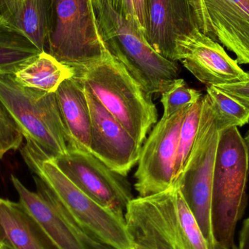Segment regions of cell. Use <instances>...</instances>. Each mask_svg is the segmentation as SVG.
Segmentation results:
<instances>
[{
	"label": "cell",
	"instance_id": "obj_14",
	"mask_svg": "<svg viewBox=\"0 0 249 249\" xmlns=\"http://www.w3.org/2000/svg\"><path fill=\"white\" fill-rule=\"evenodd\" d=\"M212 39L249 65V0H203Z\"/></svg>",
	"mask_w": 249,
	"mask_h": 249
},
{
	"label": "cell",
	"instance_id": "obj_34",
	"mask_svg": "<svg viewBox=\"0 0 249 249\" xmlns=\"http://www.w3.org/2000/svg\"><path fill=\"white\" fill-rule=\"evenodd\" d=\"M133 249H136V248H133Z\"/></svg>",
	"mask_w": 249,
	"mask_h": 249
},
{
	"label": "cell",
	"instance_id": "obj_9",
	"mask_svg": "<svg viewBox=\"0 0 249 249\" xmlns=\"http://www.w3.org/2000/svg\"><path fill=\"white\" fill-rule=\"evenodd\" d=\"M192 106L161 118L143 143L135 174V189L140 197L165 191L174 183L180 129Z\"/></svg>",
	"mask_w": 249,
	"mask_h": 249
},
{
	"label": "cell",
	"instance_id": "obj_3",
	"mask_svg": "<svg viewBox=\"0 0 249 249\" xmlns=\"http://www.w3.org/2000/svg\"><path fill=\"white\" fill-rule=\"evenodd\" d=\"M93 6L109 53L149 94L169 89L178 79V62L158 53L139 28L117 13L109 0H93Z\"/></svg>",
	"mask_w": 249,
	"mask_h": 249
},
{
	"label": "cell",
	"instance_id": "obj_21",
	"mask_svg": "<svg viewBox=\"0 0 249 249\" xmlns=\"http://www.w3.org/2000/svg\"><path fill=\"white\" fill-rule=\"evenodd\" d=\"M201 107L202 98L190 108L181 124L174 168V182L182 171L194 145L198 130Z\"/></svg>",
	"mask_w": 249,
	"mask_h": 249
},
{
	"label": "cell",
	"instance_id": "obj_5",
	"mask_svg": "<svg viewBox=\"0 0 249 249\" xmlns=\"http://www.w3.org/2000/svg\"><path fill=\"white\" fill-rule=\"evenodd\" d=\"M45 51L72 69L93 64L109 54L93 0H51Z\"/></svg>",
	"mask_w": 249,
	"mask_h": 249
},
{
	"label": "cell",
	"instance_id": "obj_1",
	"mask_svg": "<svg viewBox=\"0 0 249 249\" xmlns=\"http://www.w3.org/2000/svg\"><path fill=\"white\" fill-rule=\"evenodd\" d=\"M20 154L27 166L49 187L69 215L98 239L115 249H133L124 214L99 204L77 187L51 157L30 142Z\"/></svg>",
	"mask_w": 249,
	"mask_h": 249
},
{
	"label": "cell",
	"instance_id": "obj_17",
	"mask_svg": "<svg viewBox=\"0 0 249 249\" xmlns=\"http://www.w3.org/2000/svg\"><path fill=\"white\" fill-rule=\"evenodd\" d=\"M51 0H10L0 14L40 51L46 50Z\"/></svg>",
	"mask_w": 249,
	"mask_h": 249
},
{
	"label": "cell",
	"instance_id": "obj_25",
	"mask_svg": "<svg viewBox=\"0 0 249 249\" xmlns=\"http://www.w3.org/2000/svg\"><path fill=\"white\" fill-rule=\"evenodd\" d=\"M197 29L212 39V29L203 0H188Z\"/></svg>",
	"mask_w": 249,
	"mask_h": 249
},
{
	"label": "cell",
	"instance_id": "obj_10",
	"mask_svg": "<svg viewBox=\"0 0 249 249\" xmlns=\"http://www.w3.org/2000/svg\"><path fill=\"white\" fill-rule=\"evenodd\" d=\"M52 159L82 191L102 206L124 214L134 198L126 177L111 170L90 152L80 149L68 148L67 153Z\"/></svg>",
	"mask_w": 249,
	"mask_h": 249
},
{
	"label": "cell",
	"instance_id": "obj_32",
	"mask_svg": "<svg viewBox=\"0 0 249 249\" xmlns=\"http://www.w3.org/2000/svg\"><path fill=\"white\" fill-rule=\"evenodd\" d=\"M0 249H4V247H3L2 245H1V244H0Z\"/></svg>",
	"mask_w": 249,
	"mask_h": 249
},
{
	"label": "cell",
	"instance_id": "obj_28",
	"mask_svg": "<svg viewBox=\"0 0 249 249\" xmlns=\"http://www.w3.org/2000/svg\"><path fill=\"white\" fill-rule=\"evenodd\" d=\"M236 249H249V216L243 223Z\"/></svg>",
	"mask_w": 249,
	"mask_h": 249
},
{
	"label": "cell",
	"instance_id": "obj_13",
	"mask_svg": "<svg viewBox=\"0 0 249 249\" xmlns=\"http://www.w3.org/2000/svg\"><path fill=\"white\" fill-rule=\"evenodd\" d=\"M146 40L173 61L176 39L197 28L188 0H146Z\"/></svg>",
	"mask_w": 249,
	"mask_h": 249
},
{
	"label": "cell",
	"instance_id": "obj_16",
	"mask_svg": "<svg viewBox=\"0 0 249 249\" xmlns=\"http://www.w3.org/2000/svg\"><path fill=\"white\" fill-rule=\"evenodd\" d=\"M0 244L10 249H58L19 202L1 197Z\"/></svg>",
	"mask_w": 249,
	"mask_h": 249
},
{
	"label": "cell",
	"instance_id": "obj_15",
	"mask_svg": "<svg viewBox=\"0 0 249 249\" xmlns=\"http://www.w3.org/2000/svg\"><path fill=\"white\" fill-rule=\"evenodd\" d=\"M55 95L68 148L90 152L91 118L83 83L74 74L61 83Z\"/></svg>",
	"mask_w": 249,
	"mask_h": 249
},
{
	"label": "cell",
	"instance_id": "obj_23",
	"mask_svg": "<svg viewBox=\"0 0 249 249\" xmlns=\"http://www.w3.org/2000/svg\"><path fill=\"white\" fill-rule=\"evenodd\" d=\"M23 136L13 117L0 100V160L21 146Z\"/></svg>",
	"mask_w": 249,
	"mask_h": 249
},
{
	"label": "cell",
	"instance_id": "obj_30",
	"mask_svg": "<svg viewBox=\"0 0 249 249\" xmlns=\"http://www.w3.org/2000/svg\"><path fill=\"white\" fill-rule=\"evenodd\" d=\"M244 142H245L246 146H247V151H248L249 159V130L246 133L245 136L244 137Z\"/></svg>",
	"mask_w": 249,
	"mask_h": 249
},
{
	"label": "cell",
	"instance_id": "obj_22",
	"mask_svg": "<svg viewBox=\"0 0 249 249\" xmlns=\"http://www.w3.org/2000/svg\"><path fill=\"white\" fill-rule=\"evenodd\" d=\"M202 96L198 90L188 87L183 79H177L169 89L162 93V118H169L181 109L192 106L198 102Z\"/></svg>",
	"mask_w": 249,
	"mask_h": 249
},
{
	"label": "cell",
	"instance_id": "obj_4",
	"mask_svg": "<svg viewBox=\"0 0 249 249\" xmlns=\"http://www.w3.org/2000/svg\"><path fill=\"white\" fill-rule=\"evenodd\" d=\"M249 176L248 151L238 127L220 130L212 187V224L218 244L235 246V230L247 206Z\"/></svg>",
	"mask_w": 249,
	"mask_h": 249
},
{
	"label": "cell",
	"instance_id": "obj_31",
	"mask_svg": "<svg viewBox=\"0 0 249 249\" xmlns=\"http://www.w3.org/2000/svg\"><path fill=\"white\" fill-rule=\"evenodd\" d=\"M10 0H0V12Z\"/></svg>",
	"mask_w": 249,
	"mask_h": 249
},
{
	"label": "cell",
	"instance_id": "obj_24",
	"mask_svg": "<svg viewBox=\"0 0 249 249\" xmlns=\"http://www.w3.org/2000/svg\"><path fill=\"white\" fill-rule=\"evenodd\" d=\"M216 88L225 92L249 109V72L248 77L243 81L231 84L220 85Z\"/></svg>",
	"mask_w": 249,
	"mask_h": 249
},
{
	"label": "cell",
	"instance_id": "obj_33",
	"mask_svg": "<svg viewBox=\"0 0 249 249\" xmlns=\"http://www.w3.org/2000/svg\"><path fill=\"white\" fill-rule=\"evenodd\" d=\"M4 249H8V248H6V247H4Z\"/></svg>",
	"mask_w": 249,
	"mask_h": 249
},
{
	"label": "cell",
	"instance_id": "obj_20",
	"mask_svg": "<svg viewBox=\"0 0 249 249\" xmlns=\"http://www.w3.org/2000/svg\"><path fill=\"white\" fill-rule=\"evenodd\" d=\"M207 96L219 130L243 127L249 123V109L216 86H206Z\"/></svg>",
	"mask_w": 249,
	"mask_h": 249
},
{
	"label": "cell",
	"instance_id": "obj_7",
	"mask_svg": "<svg viewBox=\"0 0 249 249\" xmlns=\"http://www.w3.org/2000/svg\"><path fill=\"white\" fill-rule=\"evenodd\" d=\"M219 133L214 112L205 95L202 96L194 145L182 171L174 182L178 185L212 249L216 244L212 224V187Z\"/></svg>",
	"mask_w": 249,
	"mask_h": 249
},
{
	"label": "cell",
	"instance_id": "obj_29",
	"mask_svg": "<svg viewBox=\"0 0 249 249\" xmlns=\"http://www.w3.org/2000/svg\"><path fill=\"white\" fill-rule=\"evenodd\" d=\"M214 249H236V246H233L232 247H228L226 246L222 245V244L216 243L215 244Z\"/></svg>",
	"mask_w": 249,
	"mask_h": 249
},
{
	"label": "cell",
	"instance_id": "obj_6",
	"mask_svg": "<svg viewBox=\"0 0 249 249\" xmlns=\"http://www.w3.org/2000/svg\"><path fill=\"white\" fill-rule=\"evenodd\" d=\"M0 100L18 126L26 142L51 158L68 151V138L55 93L19 84L13 74L0 75Z\"/></svg>",
	"mask_w": 249,
	"mask_h": 249
},
{
	"label": "cell",
	"instance_id": "obj_18",
	"mask_svg": "<svg viewBox=\"0 0 249 249\" xmlns=\"http://www.w3.org/2000/svg\"><path fill=\"white\" fill-rule=\"evenodd\" d=\"M74 74L72 68L42 51L13 76L16 82L25 87L55 93L61 83Z\"/></svg>",
	"mask_w": 249,
	"mask_h": 249
},
{
	"label": "cell",
	"instance_id": "obj_12",
	"mask_svg": "<svg viewBox=\"0 0 249 249\" xmlns=\"http://www.w3.org/2000/svg\"><path fill=\"white\" fill-rule=\"evenodd\" d=\"M84 88L91 118L90 153L126 177L139 161L142 144Z\"/></svg>",
	"mask_w": 249,
	"mask_h": 249
},
{
	"label": "cell",
	"instance_id": "obj_11",
	"mask_svg": "<svg viewBox=\"0 0 249 249\" xmlns=\"http://www.w3.org/2000/svg\"><path fill=\"white\" fill-rule=\"evenodd\" d=\"M174 60L206 86L231 84L248 77V71L228 55L221 44L197 28L176 39Z\"/></svg>",
	"mask_w": 249,
	"mask_h": 249
},
{
	"label": "cell",
	"instance_id": "obj_26",
	"mask_svg": "<svg viewBox=\"0 0 249 249\" xmlns=\"http://www.w3.org/2000/svg\"><path fill=\"white\" fill-rule=\"evenodd\" d=\"M109 1L117 13L136 25L140 30L136 8H135L134 0H109Z\"/></svg>",
	"mask_w": 249,
	"mask_h": 249
},
{
	"label": "cell",
	"instance_id": "obj_19",
	"mask_svg": "<svg viewBox=\"0 0 249 249\" xmlns=\"http://www.w3.org/2000/svg\"><path fill=\"white\" fill-rule=\"evenodd\" d=\"M42 51L0 14V75L14 74Z\"/></svg>",
	"mask_w": 249,
	"mask_h": 249
},
{
	"label": "cell",
	"instance_id": "obj_8",
	"mask_svg": "<svg viewBox=\"0 0 249 249\" xmlns=\"http://www.w3.org/2000/svg\"><path fill=\"white\" fill-rule=\"evenodd\" d=\"M36 192L31 191L15 176L11 181L19 203L30 213L58 249H115L75 222L42 179L34 176Z\"/></svg>",
	"mask_w": 249,
	"mask_h": 249
},
{
	"label": "cell",
	"instance_id": "obj_27",
	"mask_svg": "<svg viewBox=\"0 0 249 249\" xmlns=\"http://www.w3.org/2000/svg\"><path fill=\"white\" fill-rule=\"evenodd\" d=\"M135 8L139 20L141 32L145 37L147 34V20H146V0H134Z\"/></svg>",
	"mask_w": 249,
	"mask_h": 249
},
{
	"label": "cell",
	"instance_id": "obj_2",
	"mask_svg": "<svg viewBox=\"0 0 249 249\" xmlns=\"http://www.w3.org/2000/svg\"><path fill=\"white\" fill-rule=\"evenodd\" d=\"M73 70L83 86L142 144L158 121L152 95L110 53L96 62Z\"/></svg>",
	"mask_w": 249,
	"mask_h": 249
}]
</instances>
